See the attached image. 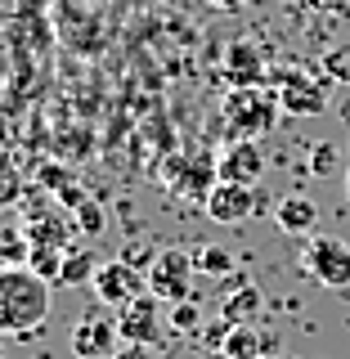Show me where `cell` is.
<instances>
[{
    "label": "cell",
    "mask_w": 350,
    "mask_h": 359,
    "mask_svg": "<svg viewBox=\"0 0 350 359\" xmlns=\"http://www.w3.org/2000/svg\"><path fill=\"white\" fill-rule=\"evenodd\" d=\"M50 319V283L36 278L27 265L0 269V332L36 337Z\"/></svg>",
    "instance_id": "1"
},
{
    "label": "cell",
    "mask_w": 350,
    "mask_h": 359,
    "mask_svg": "<svg viewBox=\"0 0 350 359\" xmlns=\"http://www.w3.org/2000/svg\"><path fill=\"white\" fill-rule=\"evenodd\" d=\"M224 126H229L234 140H256V135H265L269 126L278 121V95H269L261 86H243V90H229L224 95Z\"/></svg>",
    "instance_id": "2"
},
{
    "label": "cell",
    "mask_w": 350,
    "mask_h": 359,
    "mask_svg": "<svg viewBox=\"0 0 350 359\" xmlns=\"http://www.w3.org/2000/svg\"><path fill=\"white\" fill-rule=\"evenodd\" d=\"M301 265H306V274L314 278V283L328 287V292L350 287V243L346 238L314 233V238L306 243V252H301Z\"/></svg>",
    "instance_id": "3"
},
{
    "label": "cell",
    "mask_w": 350,
    "mask_h": 359,
    "mask_svg": "<svg viewBox=\"0 0 350 359\" xmlns=\"http://www.w3.org/2000/svg\"><path fill=\"white\" fill-rule=\"evenodd\" d=\"M72 355L76 359H112L121 351V328H117V314H108V306L99 310H86L72 319Z\"/></svg>",
    "instance_id": "4"
},
{
    "label": "cell",
    "mask_w": 350,
    "mask_h": 359,
    "mask_svg": "<svg viewBox=\"0 0 350 359\" xmlns=\"http://www.w3.org/2000/svg\"><path fill=\"white\" fill-rule=\"evenodd\" d=\"M194 252H184V247H166V252L153 256L149 265V292L157 301H171V306H180V301H194L189 297V278H194Z\"/></svg>",
    "instance_id": "5"
},
{
    "label": "cell",
    "mask_w": 350,
    "mask_h": 359,
    "mask_svg": "<svg viewBox=\"0 0 350 359\" xmlns=\"http://www.w3.org/2000/svg\"><path fill=\"white\" fill-rule=\"evenodd\" d=\"M144 287H149V278L126 261H104L99 274H95V283H90V292L99 297V306H108V310H126L130 301L144 297Z\"/></svg>",
    "instance_id": "6"
},
{
    "label": "cell",
    "mask_w": 350,
    "mask_h": 359,
    "mask_svg": "<svg viewBox=\"0 0 350 359\" xmlns=\"http://www.w3.org/2000/svg\"><path fill=\"white\" fill-rule=\"evenodd\" d=\"M261 194H256L252 184H234V180H216V189H211V198L202 202L207 207V220L216 224H243L256 216V207H261Z\"/></svg>",
    "instance_id": "7"
},
{
    "label": "cell",
    "mask_w": 350,
    "mask_h": 359,
    "mask_svg": "<svg viewBox=\"0 0 350 359\" xmlns=\"http://www.w3.org/2000/svg\"><path fill=\"white\" fill-rule=\"evenodd\" d=\"M278 108L288 112V117H319L323 108H328V90L314 81L310 72H283L278 76Z\"/></svg>",
    "instance_id": "8"
},
{
    "label": "cell",
    "mask_w": 350,
    "mask_h": 359,
    "mask_svg": "<svg viewBox=\"0 0 350 359\" xmlns=\"http://www.w3.org/2000/svg\"><path fill=\"white\" fill-rule=\"evenodd\" d=\"M261 175H265L261 144H256V140L224 144V153H220V162H216V180H234V184H252L256 189V180H261Z\"/></svg>",
    "instance_id": "9"
},
{
    "label": "cell",
    "mask_w": 350,
    "mask_h": 359,
    "mask_svg": "<svg viewBox=\"0 0 350 359\" xmlns=\"http://www.w3.org/2000/svg\"><path fill=\"white\" fill-rule=\"evenodd\" d=\"M121 346H149L157 341V297H140L126 310H117Z\"/></svg>",
    "instance_id": "10"
},
{
    "label": "cell",
    "mask_w": 350,
    "mask_h": 359,
    "mask_svg": "<svg viewBox=\"0 0 350 359\" xmlns=\"http://www.w3.org/2000/svg\"><path fill=\"white\" fill-rule=\"evenodd\" d=\"M224 76L234 81V90L243 86H261L265 81V54L256 41H234L224 50Z\"/></svg>",
    "instance_id": "11"
},
{
    "label": "cell",
    "mask_w": 350,
    "mask_h": 359,
    "mask_svg": "<svg viewBox=\"0 0 350 359\" xmlns=\"http://www.w3.org/2000/svg\"><path fill=\"white\" fill-rule=\"evenodd\" d=\"M22 238H27L32 247H59V252H67V238H72V216H59V211H50V216H32Z\"/></svg>",
    "instance_id": "12"
},
{
    "label": "cell",
    "mask_w": 350,
    "mask_h": 359,
    "mask_svg": "<svg viewBox=\"0 0 350 359\" xmlns=\"http://www.w3.org/2000/svg\"><path fill=\"white\" fill-rule=\"evenodd\" d=\"M166 175H180V180H166V184H171V194H189V198H202V202H207L211 189H216V184H207V180H202V175H211V162H207V157H198V162H175Z\"/></svg>",
    "instance_id": "13"
},
{
    "label": "cell",
    "mask_w": 350,
    "mask_h": 359,
    "mask_svg": "<svg viewBox=\"0 0 350 359\" xmlns=\"http://www.w3.org/2000/svg\"><path fill=\"white\" fill-rule=\"evenodd\" d=\"M274 220H278V229L283 233H314V220H319V211H314V202L310 198H283L274 207Z\"/></svg>",
    "instance_id": "14"
},
{
    "label": "cell",
    "mask_w": 350,
    "mask_h": 359,
    "mask_svg": "<svg viewBox=\"0 0 350 359\" xmlns=\"http://www.w3.org/2000/svg\"><path fill=\"white\" fill-rule=\"evenodd\" d=\"M95 274H99V265H95V252H86V247H67L59 287H81V283H95Z\"/></svg>",
    "instance_id": "15"
},
{
    "label": "cell",
    "mask_w": 350,
    "mask_h": 359,
    "mask_svg": "<svg viewBox=\"0 0 350 359\" xmlns=\"http://www.w3.org/2000/svg\"><path fill=\"white\" fill-rule=\"evenodd\" d=\"M256 314H261V287H252V283H238V287H234V297L224 301V319H229V323H238V328H243V323H252Z\"/></svg>",
    "instance_id": "16"
},
{
    "label": "cell",
    "mask_w": 350,
    "mask_h": 359,
    "mask_svg": "<svg viewBox=\"0 0 350 359\" xmlns=\"http://www.w3.org/2000/svg\"><path fill=\"white\" fill-rule=\"evenodd\" d=\"M269 346V337H261L252 328V323H243V328H234L229 332V341H224V359H261V351Z\"/></svg>",
    "instance_id": "17"
},
{
    "label": "cell",
    "mask_w": 350,
    "mask_h": 359,
    "mask_svg": "<svg viewBox=\"0 0 350 359\" xmlns=\"http://www.w3.org/2000/svg\"><path fill=\"white\" fill-rule=\"evenodd\" d=\"M63 256H67V252H59V247H32L27 269H32L36 278H45L50 287H59V278H63Z\"/></svg>",
    "instance_id": "18"
},
{
    "label": "cell",
    "mask_w": 350,
    "mask_h": 359,
    "mask_svg": "<svg viewBox=\"0 0 350 359\" xmlns=\"http://www.w3.org/2000/svg\"><path fill=\"white\" fill-rule=\"evenodd\" d=\"M194 265H198V274H216V278H224V274H234V256L224 252V247H194Z\"/></svg>",
    "instance_id": "19"
},
{
    "label": "cell",
    "mask_w": 350,
    "mask_h": 359,
    "mask_svg": "<svg viewBox=\"0 0 350 359\" xmlns=\"http://www.w3.org/2000/svg\"><path fill=\"white\" fill-rule=\"evenodd\" d=\"M27 256H32V243L27 238H18V233H0V269L27 265Z\"/></svg>",
    "instance_id": "20"
},
{
    "label": "cell",
    "mask_w": 350,
    "mask_h": 359,
    "mask_svg": "<svg viewBox=\"0 0 350 359\" xmlns=\"http://www.w3.org/2000/svg\"><path fill=\"white\" fill-rule=\"evenodd\" d=\"M171 328H175V332H202V310H198V301H180V306H171Z\"/></svg>",
    "instance_id": "21"
},
{
    "label": "cell",
    "mask_w": 350,
    "mask_h": 359,
    "mask_svg": "<svg viewBox=\"0 0 350 359\" xmlns=\"http://www.w3.org/2000/svg\"><path fill=\"white\" fill-rule=\"evenodd\" d=\"M72 224H81L86 233H104V211H99V202L81 198V202L72 207Z\"/></svg>",
    "instance_id": "22"
},
{
    "label": "cell",
    "mask_w": 350,
    "mask_h": 359,
    "mask_svg": "<svg viewBox=\"0 0 350 359\" xmlns=\"http://www.w3.org/2000/svg\"><path fill=\"white\" fill-rule=\"evenodd\" d=\"M238 328V323H229V319H216V323H202V341L211 346V351H224V341H229V332Z\"/></svg>",
    "instance_id": "23"
},
{
    "label": "cell",
    "mask_w": 350,
    "mask_h": 359,
    "mask_svg": "<svg viewBox=\"0 0 350 359\" xmlns=\"http://www.w3.org/2000/svg\"><path fill=\"white\" fill-rule=\"evenodd\" d=\"M332 166H337V149H332V144H314V149H310V171L323 180Z\"/></svg>",
    "instance_id": "24"
},
{
    "label": "cell",
    "mask_w": 350,
    "mask_h": 359,
    "mask_svg": "<svg viewBox=\"0 0 350 359\" xmlns=\"http://www.w3.org/2000/svg\"><path fill=\"white\" fill-rule=\"evenodd\" d=\"M112 359H153V355H149V346H121Z\"/></svg>",
    "instance_id": "25"
},
{
    "label": "cell",
    "mask_w": 350,
    "mask_h": 359,
    "mask_svg": "<svg viewBox=\"0 0 350 359\" xmlns=\"http://www.w3.org/2000/svg\"><path fill=\"white\" fill-rule=\"evenodd\" d=\"M207 5H216V9H243V0H207Z\"/></svg>",
    "instance_id": "26"
},
{
    "label": "cell",
    "mask_w": 350,
    "mask_h": 359,
    "mask_svg": "<svg viewBox=\"0 0 350 359\" xmlns=\"http://www.w3.org/2000/svg\"><path fill=\"white\" fill-rule=\"evenodd\" d=\"M278 5H297V0H278Z\"/></svg>",
    "instance_id": "27"
},
{
    "label": "cell",
    "mask_w": 350,
    "mask_h": 359,
    "mask_svg": "<svg viewBox=\"0 0 350 359\" xmlns=\"http://www.w3.org/2000/svg\"><path fill=\"white\" fill-rule=\"evenodd\" d=\"M346 198H350V180H346Z\"/></svg>",
    "instance_id": "28"
},
{
    "label": "cell",
    "mask_w": 350,
    "mask_h": 359,
    "mask_svg": "<svg viewBox=\"0 0 350 359\" xmlns=\"http://www.w3.org/2000/svg\"><path fill=\"white\" fill-rule=\"evenodd\" d=\"M0 359H5V351H0Z\"/></svg>",
    "instance_id": "29"
}]
</instances>
